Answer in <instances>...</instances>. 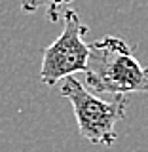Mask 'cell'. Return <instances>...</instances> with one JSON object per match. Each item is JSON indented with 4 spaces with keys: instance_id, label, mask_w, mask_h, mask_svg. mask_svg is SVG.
<instances>
[{
    "instance_id": "6da1fadb",
    "label": "cell",
    "mask_w": 148,
    "mask_h": 152,
    "mask_svg": "<svg viewBox=\"0 0 148 152\" xmlns=\"http://www.w3.org/2000/svg\"><path fill=\"white\" fill-rule=\"evenodd\" d=\"M85 70V84L101 93H148V66L137 61L123 38L104 36L95 40Z\"/></svg>"
},
{
    "instance_id": "7a4b0ae2",
    "label": "cell",
    "mask_w": 148,
    "mask_h": 152,
    "mask_svg": "<svg viewBox=\"0 0 148 152\" xmlns=\"http://www.w3.org/2000/svg\"><path fill=\"white\" fill-rule=\"evenodd\" d=\"M59 93L72 104L80 135L93 145L110 146L116 142V124L125 116L127 99L116 95L112 101H103L84 88L74 76L65 78Z\"/></svg>"
},
{
    "instance_id": "3957f363",
    "label": "cell",
    "mask_w": 148,
    "mask_h": 152,
    "mask_svg": "<svg viewBox=\"0 0 148 152\" xmlns=\"http://www.w3.org/2000/svg\"><path fill=\"white\" fill-rule=\"evenodd\" d=\"M85 32L87 27L80 21L78 12L65 10L61 34L42 51L40 80L46 86H55L59 80L87 70L91 46L84 40Z\"/></svg>"
},
{
    "instance_id": "277c9868",
    "label": "cell",
    "mask_w": 148,
    "mask_h": 152,
    "mask_svg": "<svg viewBox=\"0 0 148 152\" xmlns=\"http://www.w3.org/2000/svg\"><path fill=\"white\" fill-rule=\"evenodd\" d=\"M69 2H72V0H42V2H40V8H44L47 19H50L51 23H55V21H59L61 12H63V8Z\"/></svg>"
},
{
    "instance_id": "5b68a950",
    "label": "cell",
    "mask_w": 148,
    "mask_h": 152,
    "mask_svg": "<svg viewBox=\"0 0 148 152\" xmlns=\"http://www.w3.org/2000/svg\"><path fill=\"white\" fill-rule=\"evenodd\" d=\"M40 2L42 0H25L23 2V12H36V10H40Z\"/></svg>"
}]
</instances>
